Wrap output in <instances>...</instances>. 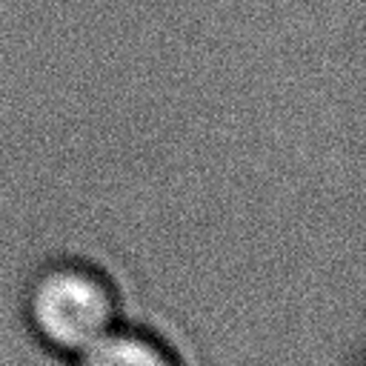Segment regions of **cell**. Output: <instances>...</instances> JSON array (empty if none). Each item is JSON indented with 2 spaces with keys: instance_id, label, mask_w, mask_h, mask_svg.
<instances>
[{
  "instance_id": "obj_2",
  "label": "cell",
  "mask_w": 366,
  "mask_h": 366,
  "mask_svg": "<svg viewBox=\"0 0 366 366\" xmlns=\"http://www.w3.org/2000/svg\"><path fill=\"white\" fill-rule=\"evenodd\" d=\"M63 366H189V360L163 329L123 320L112 335Z\"/></svg>"
},
{
  "instance_id": "obj_1",
  "label": "cell",
  "mask_w": 366,
  "mask_h": 366,
  "mask_svg": "<svg viewBox=\"0 0 366 366\" xmlns=\"http://www.w3.org/2000/svg\"><path fill=\"white\" fill-rule=\"evenodd\" d=\"M129 312L120 277L89 254H51L17 289V320L51 360H71L112 335Z\"/></svg>"
}]
</instances>
